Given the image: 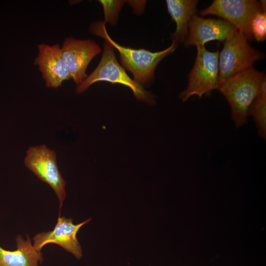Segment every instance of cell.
Wrapping results in <instances>:
<instances>
[{"instance_id": "6", "label": "cell", "mask_w": 266, "mask_h": 266, "mask_svg": "<svg viewBox=\"0 0 266 266\" xmlns=\"http://www.w3.org/2000/svg\"><path fill=\"white\" fill-rule=\"evenodd\" d=\"M24 164L54 191L61 209L66 197V182L59 169L55 152L44 144L31 146L27 151Z\"/></svg>"}, {"instance_id": "13", "label": "cell", "mask_w": 266, "mask_h": 266, "mask_svg": "<svg viewBox=\"0 0 266 266\" xmlns=\"http://www.w3.org/2000/svg\"><path fill=\"white\" fill-rule=\"evenodd\" d=\"M197 0H166L168 12L176 28L171 35L172 41L178 44L184 41L188 33V25L191 17L196 14Z\"/></svg>"}, {"instance_id": "5", "label": "cell", "mask_w": 266, "mask_h": 266, "mask_svg": "<svg viewBox=\"0 0 266 266\" xmlns=\"http://www.w3.org/2000/svg\"><path fill=\"white\" fill-rule=\"evenodd\" d=\"M193 69L189 75L187 88L179 95L187 101L193 96L202 97L218 89L219 86V55L218 51L207 50L204 46H198Z\"/></svg>"}, {"instance_id": "2", "label": "cell", "mask_w": 266, "mask_h": 266, "mask_svg": "<svg viewBox=\"0 0 266 266\" xmlns=\"http://www.w3.org/2000/svg\"><path fill=\"white\" fill-rule=\"evenodd\" d=\"M264 75L252 67L219 84L218 89L230 105L236 127H241L247 122L249 109L258 95Z\"/></svg>"}, {"instance_id": "4", "label": "cell", "mask_w": 266, "mask_h": 266, "mask_svg": "<svg viewBox=\"0 0 266 266\" xmlns=\"http://www.w3.org/2000/svg\"><path fill=\"white\" fill-rule=\"evenodd\" d=\"M245 36L236 30L224 42L219 55V84L253 67L261 59L262 53L252 48Z\"/></svg>"}, {"instance_id": "8", "label": "cell", "mask_w": 266, "mask_h": 266, "mask_svg": "<svg viewBox=\"0 0 266 266\" xmlns=\"http://www.w3.org/2000/svg\"><path fill=\"white\" fill-rule=\"evenodd\" d=\"M100 52V47L93 40L65 39L61 47L62 57L71 78L77 85L87 77L88 66Z\"/></svg>"}, {"instance_id": "3", "label": "cell", "mask_w": 266, "mask_h": 266, "mask_svg": "<svg viewBox=\"0 0 266 266\" xmlns=\"http://www.w3.org/2000/svg\"><path fill=\"white\" fill-rule=\"evenodd\" d=\"M99 81H106L112 84H120L130 88L135 97L139 100L153 104L155 96L146 91L143 86L132 79L125 69L117 62L114 48L105 41L101 59L95 70L78 85L76 89L77 93L86 91L93 84Z\"/></svg>"}, {"instance_id": "16", "label": "cell", "mask_w": 266, "mask_h": 266, "mask_svg": "<svg viewBox=\"0 0 266 266\" xmlns=\"http://www.w3.org/2000/svg\"><path fill=\"white\" fill-rule=\"evenodd\" d=\"M102 5L104 14V21L112 25L116 24L119 13L122 7L124 1L121 0H99Z\"/></svg>"}, {"instance_id": "1", "label": "cell", "mask_w": 266, "mask_h": 266, "mask_svg": "<svg viewBox=\"0 0 266 266\" xmlns=\"http://www.w3.org/2000/svg\"><path fill=\"white\" fill-rule=\"evenodd\" d=\"M89 31L93 34L103 38L119 52L123 66L130 71L133 80L142 86L152 82L158 64L165 57L173 52L177 46V44L172 41L171 44L166 49L153 52L144 49H136L121 46L110 37L104 22H93Z\"/></svg>"}, {"instance_id": "10", "label": "cell", "mask_w": 266, "mask_h": 266, "mask_svg": "<svg viewBox=\"0 0 266 266\" xmlns=\"http://www.w3.org/2000/svg\"><path fill=\"white\" fill-rule=\"evenodd\" d=\"M236 30L224 19L204 18L195 14L189 21L184 44L186 46H204L206 43L211 41H225Z\"/></svg>"}, {"instance_id": "15", "label": "cell", "mask_w": 266, "mask_h": 266, "mask_svg": "<svg viewBox=\"0 0 266 266\" xmlns=\"http://www.w3.org/2000/svg\"><path fill=\"white\" fill-rule=\"evenodd\" d=\"M251 32L255 40L264 41L266 38V12H260L253 17L250 25Z\"/></svg>"}, {"instance_id": "14", "label": "cell", "mask_w": 266, "mask_h": 266, "mask_svg": "<svg viewBox=\"0 0 266 266\" xmlns=\"http://www.w3.org/2000/svg\"><path fill=\"white\" fill-rule=\"evenodd\" d=\"M248 115L253 118L259 135L266 138V97L257 95L249 109Z\"/></svg>"}, {"instance_id": "7", "label": "cell", "mask_w": 266, "mask_h": 266, "mask_svg": "<svg viewBox=\"0 0 266 266\" xmlns=\"http://www.w3.org/2000/svg\"><path fill=\"white\" fill-rule=\"evenodd\" d=\"M266 11L260 1L255 0H214L200 12V15H214L233 25L247 40L253 38L250 25L257 13Z\"/></svg>"}, {"instance_id": "9", "label": "cell", "mask_w": 266, "mask_h": 266, "mask_svg": "<svg viewBox=\"0 0 266 266\" xmlns=\"http://www.w3.org/2000/svg\"><path fill=\"white\" fill-rule=\"evenodd\" d=\"M91 219L74 224L72 218L61 217L60 213L53 230L35 235L33 237V246L36 250L41 251L42 247L47 244H56L70 253L76 259H80L82 257L83 253L76 235L80 228L89 222Z\"/></svg>"}, {"instance_id": "11", "label": "cell", "mask_w": 266, "mask_h": 266, "mask_svg": "<svg viewBox=\"0 0 266 266\" xmlns=\"http://www.w3.org/2000/svg\"><path fill=\"white\" fill-rule=\"evenodd\" d=\"M37 47L38 54L34 65L39 67L47 87L57 88L64 81L71 78L59 44L50 45L42 43Z\"/></svg>"}, {"instance_id": "12", "label": "cell", "mask_w": 266, "mask_h": 266, "mask_svg": "<svg viewBox=\"0 0 266 266\" xmlns=\"http://www.w3.org/2000/svg\"><path fill=\"white\" fill-rule=\"evenodd\" d=\"M16 242L17 248L14 251L0 246V266H38L42 263V253L34 248L28 235L26 239L17 235Z\"/></svg>"}]
</instances>
